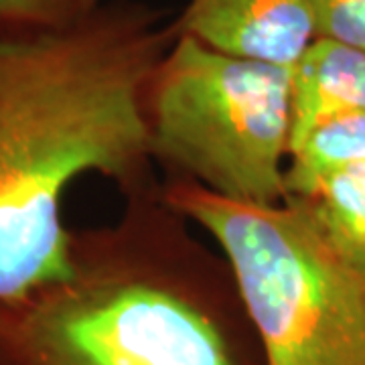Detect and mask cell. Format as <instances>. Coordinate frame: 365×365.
I'll return each mask as SVG.
<instances>
[{
    "label": "cell",
    "instance_id": "6da1fadb",
    "mask_svg": "<svg viewBox=\"0 0 365 365\" xmlns=\"http://www.w3.org/2000/svg\"><path fill=\"white\" fill-rule=\"evenodd\" d=\"M177 39L150 4L114 0L63 31L0 37V300L66 278L67 187L98 173L158 185L146 88Z\"/></svg>",
    "mask_w": 365,
    "mask_h": 365
},
{
    "label": "cell",
    "instance_id": "7a4b0ae2",
    "mask_svg": "<svg viewBox=\"0 0 365 365\" xmlns=\"http://www.w3.org/2000/svg\"><path fill=\"white\" fill-rule=\"evenodd\" d=\"M157 187L73 232L66 278L0 300V365H264L223 254Z\"/></svg>",
    "mask_w": 365,
    "mask_h": 365
},
{
    "label": "cell",
    "instance_id": "3957f363",
    "mask_svg": "<svg viewBox=\"0 0 365 365\" xmlns=\"http://www.w3.org/2000/svg\"><path fill=\"white\" fill-rule=\"evenodd\" d=\"M160 189L222 250L264 365H365V268L343 258L297 203L234 201L189 179Z\"/></svg>",
    "mask_w": 365,
    "mask_h": 365
},
{
    "label": "cell",
    "instance_id": "277c9868",
    "mask_svg": "<svg viewBox=\"0 0 365 365\" xmlns=\"http://www.w3.org/2000/svg\"><path fill=\"white\" fill-rule=\"evenodd\" d=\"M150 155L169 179L260 205L284 199L292 69L215 51L179 35L146 88Z\"/></svg>",
    "mask_w": 365,
    "mask_h": 365
},
{
    "label": "cell",
    "instance_id": "5b68a950",
    "mask_svg": "<svg viewBox=\"0 0 365 365\" xmlns=\"http://www.w3.org/2000/svg\"><path fill=\"white\" fill-rule=\"evenodd\" d=\"M173 29L215 51L287 69L319 39L311 0H189Z\"/></svg>",
    "mask_w": 365,
    "mask_h": 365
},
{
    "label": "cell",
    "instance_id": "8992f818",
    "mask_svg": "<svg viewBox=\"0 0 365 365\" xmlns=\"http://www.w3.org/2000/svg\"><path fill=\"white\" fill-rule=\"evenodd\" d=\"M292 144L331 114H365V49L339 41H314L292 69Z\"/></svg>",
    "mask_w": 365,
    "mask_h": 365
},
{
    "label": "cell",
    "instance_id": "52a82bcc",
    "mask_svg": "<svg viewBox=\"0 0 365 365\" xmlns=\"http://www.w3.org/2000/svg\"><path fill=\"white\" fill-rule=\"evenodd\" d=\"M284 199L311 217L343 258L365 268V167L329 173Z\"/></svg>",
    "mask_w": 365,
    "mask_h": 365
},
{
    "label": "cell",
    "instance_id": "ba28073f",
    "mask_svg": "<svg viewBox=\"0 0 365 365\" xmlns=\"http://www.w3.org/2000/svg\"><path fill=\"white\" fill-rule=\"evenodd\" d=\"M351 167H365V114H331L292 144L284 170V197L329 173Z\"/></svg>",
    "mask_w": 365,
    "mask_h": 365
},
{
    "label": "cell",
    "instance_id": "9c48e42d",
    "mask_svg": "<svg viewBox=\"0 0 365 365\" xmlns=\"http://www.w3.org/2000/svg\"><path fill=\"white\" fill-rule=\"evenodd\" d=\"M100 6V0H0V37L63 31Z\"/></svg>",
    "mask_w": 365,
    "mask_h": 365
},
{
    "label": "cell",
    "instance_id": "30bf717a",
    "mask_svg": "<svg viewBox=\"0 0 365 365\" xmlns=\"http://www.w3.org/2000/svg\"><path fill=\"white\" fill-rule=\"evenodd\" d=\"M319 39L365 49V0H311Z\"/></svg>",
    "mask_w": 365,
    "mask_h": 365
}]
</instances>
